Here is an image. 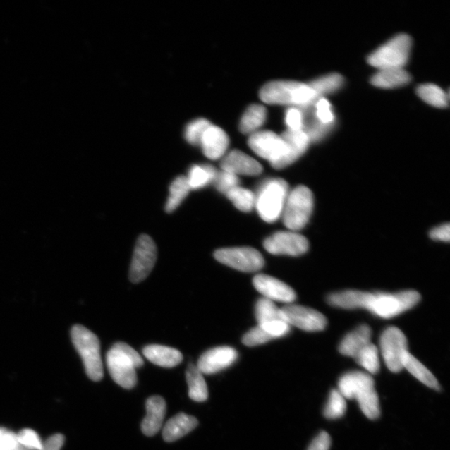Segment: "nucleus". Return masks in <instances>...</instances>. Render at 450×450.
Here are the masks:
<instances>
[{
    "instance_id": "9d476101",
    "label": "nucleus",
    "mask_w": 450,
    "mask_h": 450,
    "mask_svg": "<svg viewBox=\"0 0 450 450\" xmlns=\"http://www.w3.org/2000/svg\"><path fill=\"white\" fill-rule=\"evenodd\" d=\"M380 350L385 365L393 373L403 370V362L408 353L406 334L397 327L384 330L380 337Z\"/></svg>"
},
{
    "instance_id": "e433bc0d",
    "label": "nucleus",
    "mask_w": 450,
    "mask_h": 450,
    "mask_svg": "<svg viewBox=\"0 0 450 450\" xmlns=\"http://www.w3.org/2000/svg\"><path fill=\"white\" fill-rule=\"evenodd\" d=\"M210 125V122L205 118L196 119V121L191 122L186 130V140L193 145H199L202 136Z\"/></svg>"
},
{
    "instance_id": "a878e982",
    "label": "nucleus",
    "mask_w": 450,
    "mask_h": 450,
    "mask_svg": "<svg viewBox=\"0 0 450 450\" xmlns=\"http://www.w3.org/2000/svg\"><path fill=\"white\" fill-rule=\"evenodd\" d=\"M186 380L189 387V396L193 401L204 402L208 399L209 391L203 374L197 366L190 365L186 371Z\"/></svg>"
},
{
    "instance_id": "2eb2a0df",
    "label": "nucleus",
    "mask_w": 450,
    "mask_h": 450,
    "mask_svg": "<svg viewBox=\"0 0 450 450\" xmlns=\"http://www.w3.org/2000/svg\"><path fill=\"white\" fill-rule=\"evenodd\" d=\"M238 359V352L229 346H221L206 351L201 355L197 368L202 374L213 375L231 366Z\"/></svg>"
},
{
    "instance_id": "a19ab883",
    "label": "nucleus",
    "mask_w": 450,
    "mask_h": 450,
    "mask_svg": "<svg viewBox=\"0 0 450 450\" xmlns=\"http://www.w3.org/2000/svg\"><path fill=\"white\" fill-rule=\"evenodd\" d=\"M214 183L217 189L225 195L240 185V178L236 174L222 171L217 174Z\"/></svg>"
},
{
    "instance_id": "a18cd8bd",
    "label": "nucleus",
    "mask_w": 450,
    "mask_h": 450,
    "mask_svg": "<svg viewBox=\"0 0 450 450\" xmlns=\"http://www.w3.org/2000/svg\"><path fill=\"white\" fill-rule=\"evenodd\" d=\"M332 446V438L328 433L321 432L310 445L308 450H329Z\"/></svg>"
},
{
    "instance_id": "6ab92c4d",
    "label": "nucleus",
    "mask_w": 450,
    "mask_h": 450,
    "mask_svg": "<svg viewBox=\"0 0 450 450\" xmlns=\"http://www.w3.org/2000/svg\"><path fill=\"white\" fill-rule=\"evenodd\" d=\"M146 413L141 425L142 432L147 436H154L162 428L166 403L162 397H151L146 401Z\"/></svg>"
},
{
    "instance_id": "f8f14e48",
    "label": "nucleus",
    "mask_w": 450,
    "mask_h": 450,
    "mask_svg": "<svg viewBox=\"0 0 450 450\" xmlns=\"http://www.w3.org/2000/svg\"><path fill=\"white\" fill-rule=\"evenodd\" d=\"M284 322L308 332H322L327 326V319L320 312L302 305H287L281 308Z\"/></svg>"
},
{
    "instance_id": "f03ea898",
    "label": "nucleus",
    "mask_w": 450,
    "mask_h": 450,
    "mask_svg": "<svg viewBox=\"0 0 450 450\" xmlns=\"http://www.w3.org/2000/svg\"><path fill=\"white\" fill-rule=\"evenodd\" d=\"M260 97L266 104L292 105L300 109L310 107L319 99L309 85L296 81L270 82L261 89Z\"/></svg>"
},
{
    "instance_id": "4c0bfd02",
    "label": "nucleus",
    "mask_w": 450,
    "mask_h": 450,
    "mask_svg": "<svg viewBox=\"0 0 450 450\" xmlns=\"http://www.w3.org/2000/svg\"><path fill=\"white\" fill-rule=\"evenodd\" d=\"M16 436L20 447L23 446L30 450H41L42 449V440L34 430L25 429L16 434Z\"/></svg>"
},
{
    "instance_id": "423d86ee",
    "label": "nucleus",
    "mask_w": 450,
    "mask_h": 450,
    "mask_svg": "<svg viewBox=\"0 0 450 450\" xmlns=\"http://www.w3.org/2000/svg\"><path fill=\"white\" fill-rule=\"evenodd\" d=\"M313 209V193L306 186H298L288 193L281 217L283 223L289 231H301L309 223Z\"/></svg>"
},
{
    "instance_id": "5701e85b",
    "label": "nucleus",
    "mask_w": 450,
    "mask_h": 450,
    "mask_svg": "<svg viewBox=\"0 0 450 450\" xmlns=\"http://www.w3.org/2000/svg\"><path fill=\"white\" fill-rule=\"evenodd\" d=\"M281 137L287 145V154L282 165L284 169L300 159L305 153L310 142L305 133L302 130H288Z\"/></svg>"
},
{
    "instance_id": "09e8293b",
    "label": "nucleus",
    "mask_w": 450,
    "mask_h": 450,
    "mask_svg": "<svg viewBox=\"0 0 450 450\" xmlns=\"http://www.w3.org/2000/svg\"><path fill=\"white\" fill-rule=\"evenodd\" d=\"M21 450V449H20Z\"/></svg>"
},
{
    "instance_id": "393cba45",
    "label": "nucleus",
    "mask_w": 450,
    "mask_h": 450,
    "mask_svg": "<svg viewBox=\"0 0 450 450\" xmlns=\"http://www.w3.org/2000/svg\"><path fill=\"white\" fill-rule=\"evenodd\" d=\"M403 369H406L408 373H411L415 378L420 380L421 383L425 384L426 387L435 390H439L440 385L438 382V379L435 378V376L431 373L419 360H417L415 356H413L410 352L407 353L405 359H403Z\"/></svg>"
},
{
    "instance_id": "c85d7f7f",
    "label": "nucleus",
    "mask_w": 450,
    "mask_h": 450,
    "mask_svg": "<svg viewBox=\"0 0 450 450\" xmlns=\"http://www.w3.org/2000/svg\"><path fill=\"white\" fill-rule=\"evenodd\" d=\"M190 191V188L189 183H188L187 177L180 176L176 178L171 183V188H169V196L166 205H165L166 212H174L181 205L183 200L186 198L187 195H189Z\"/></svg>"
},
{
    "instance_id": "aec40b11",
    "label": "nucleus",
    "mask_w": 450,
    "mask_h": 450,
    "mask_svg": "<svg viewBox=\"0 0 450 450\" xmlns=\"http://www.w3.org/2000/svg\"><path fill=\"white\" fill-rule=\"evenodd\" d=\"M197 425L198 420L196 418L180 413L164 425L163 438L166 442H176L194 430Z\"/></svg>"
},
{
    "instance_id": "412c9836",
    "label": "nucleus",
    "mask_w": 450,
    "mask_h": 450,
    "mask_svg": "<svg viewBox=\"0 0 450 450\" xmlns=\"http://www.w3.org/2000/svg\"><path fill=\"white\" fill-rule=\"evenodd\" d=\"M143 353L147 360L164 368H173L180 365L183 360V355L180 351L159 344L146 346Z\"/></svg>"
},
{
    "instance_id": "58836bf2",
    "label": "nucleus",
    "mask_w": 450,
    "mask_h": 450,
    "mask_svg": "<svg viewBox=\"0 0 450 450\" xmlns=\"http://www.w3.org/2000/svg\"><path fill=\"white\" fill-rule=\"evenodd\" d=\"M315 114L317 118L324 125H334V114L332 104L327 99L320 98L314 104Z\"/></svg>"
},
{
    "instance_id": "f257e3e1",
    "label": "nucleus",
    "mask_w": 450,
    "mask_h": 450,
    "mask_svg": "<svg viewBox=\"0 0 450 450\" xmlns=\"http://www.w3.org/2000/svg\"><path fill=\"white\" fill-rule=\"evenodd\" d=\"M415 291L398 293H370L348 289L332 293L329 305L346 310L365 309L382 319H391L405 313L420 301Z\"/></svg>"
},
{
    "instance_id": "4468645a",
    "label": "nucleus",
    "mask_w": 450,
    "mask_h": 450,
    "mask_svg": "<svg viewBox=\"0 0 450 450\" xmlns=\"http://www.w3.org/2000/svg\"><path fill=\"white\" fill-rule=\"evenodd\" d=\"M257 291L271 301L291 305L296 300V293L286 283L267 274H257L253 279Z\"/></svg>"
},
{
    "instance_id": "39448f33",
    "label": "nucleus",
    "mask_w": 450,
    "mask_h": 450,
    "mask_svg": "<svg viewBox=\"0 0 450 450\" xmlns=\"http://www.w3.org/2000/svg\"><path fill=\"white\" fill-rule=\"evenodd\" d=\"M73 346L82 358L87 375L93 381H99L104 376L100 343L97 336L82 325H75L71 330Z\"/></svg>"
},
{
    "instance_id": "72a5a7b5",
    "label": "nucleus",
    "mask_w": 450,
    "mask_h": 450,
    "mask_svg": "<svg viewBox=\"0 0 450 450\" xmlns=\"http://www.w3.org/2000/svg\"><path fill=\"white\" fill-rule=\"evenodd\" d=\"M255 317L259 324L271 322V321H284L281 310L279 309L274 302L265 298H260L256 303Z\"/></svg>"
},
{
    "instance_id": "6e6552de",
    "label": "nucleus",
    "mask_w": 450,
    "mask_h": 450,
    "mask_svg": "<svg viewBox=\"0 0 450 450\" xmlns=\"http://www.w3.org/2000/svg\"><path fill=\"white\" fill-rule=\"evenodd\" d=\"M248 143L255 154L268 160L274 169H283L287 145L281 136L272 131H257L250 135Z\"/></svg>"
},
{
    "instance_id": "ea45409f",
    "label": "nucleus",
    "mask_w": 450,
    "mask_h": 450,
    "mask_svg": "<svg viewBox=\"0 0 450 450\" xmlns=\"http://www.w3.org/2000/svg\"><path fill=\"white\" fill-rule=\"evenodd\" d=\"M272 337L264 332L260 325L253 328L243 337L242 342L246 346L255 347L272 341Z\"/></svg>"
},
{
    "instance_id": "c756f323",
    "label": "nucleus",
    "mask_w": 450,
    "mask_h": 450,
    "mask_svg": "<svg viewBox=\"0 0 450 450\" xmlns=\"http://www.w3.org/2000/svg\"><path fill=\"white\" fill-rule=\"evenodd\" d=\"M343 85V78L339 73H330V75L319 78L312 81L309 85L314 90L317 97L323 98L324 95L332 94L339 90Z\"/></svg>"
},
{
    "instance_id": "c9c22d12",
    "label": "nucleus",
    "mask_w": 450,
    "mask_h": 450,
    "mask_svg": "<svg viewBox=\"0 0 450 450\" xmlns=\"http://www.w3.org/2000/svg\"><path fill=\"white\" fill-rule=\"evenodd\" d=\"M347 408L346 399L336 389L332 390L329 394L327 405L324 411V415L327 419H339L346 414Z\"/></svg>"
},
{
    "instance_id": "2f4dec72",
    "label": "nucleus",
    "mask_w": 450,
    "mask_h": 450,
    "mask_svg": "<svg viewBox=\"0 0 450 450\" xmlns=\"http://www.w3.org/2000/svg\"><path fill=\"white\" fill-rule=\"evenodd\" d=\"M225 195L236 208L242 212H250L255 206V195L250 190L238 186L229 190Z\"/></svg>"
},
{
    "instance_id": "bb28decb",
    "label": "nucleus",
    "mask_w": 450,
    "mask_h": 450,
    "mask_svg": "<svg viewBox=\"0 0 450 450\" xmlns=\"http://www.w3.org/2000/svg\"><path fill=\"white\" fill-rule=\"evenodd\" d=\"M267 112L264 107L260 104L250 105L247 109L240 123V130L242 134L252 135L264 125Z\"/></svg>"
},
{
    "instance_id": "79ce46f5",
    "label": "nucleus",
    "mask_w": 450,
    "mask_h": 450,
    "mask_svg": "<svg viewBox=\"0 0 450 450\" xmlns=\"http://www.w3.org/2000/svg\"><path fill=\"white\" fill-rule=\"evenodd\" d=\"M258 325L273 339L286 336L291 332V326L283 320L271 321Z\"/></svg>"
},
{
    "instance_id": "7c9ffc66",
    "label": "nucleus",
    "mask_w": 450,
    "mask_h": 450,
    "mask_svg": "<svg viewBox=\"0 0 450 450\" xmlns=\"http://www.w3.org/2000/svg\"><path fill=\"white\" fill-rule=\"evenodd\" d=\"M420 97L432 107L446 108L449 105V96L439 86L432 84L422 85L417 89Z\"/></svg>"
},
{
    "instance_id": "1a4fd4ad",
    "label": "nucleus",
    "mask_w": 450,
    "mask_h": 450,
    "mask_svg": "<svg viewBox=\"0 0 450 450\" xmlns=\"http://www.w3.org/2000/svg\"><path fill=\"white\" fill-rule=\"evenodd\" d=\"M214 255L219 263L241 272H258L264 266L263 255L251 247L224 248L215 251Z\"/></svg>"
},
{
    "instance_id": "f704fd0d",
    "label": "nucleus",
    "mask_w": 450,
    "mask_h": 450,
    "mask_svg": "<svg viewBox=\"0 0 450 450\" xmlns=\"http://www.w3.org/2000/svg\"><path fill=\"white\" fill-rule=\"evenodd\" d=\"M360 410L370 420L378 419L380 415L379 399L375 388L362 394L356 399Z\"/></svg>"
},
{
    "instance_id": "49530a36",
    "label": "nucleus",
    "mask_w": 450,
    "mask_h": 450,
    "mask_svg": "<svg viewBox=\"0 0 450 450\" xmlns=\"http://www.w3.org/2000/svg\"><path fill=\"white\" fill-rule=\"evenodd\" d=\"M430 236L434 241L449 242L450 240L449 224H444L435 227L430 231Z\"/></svg>"
},
{
    "instance_id": "dca6fc26",
    "label": "nucleus",
    "mask_w": 450,
    "mask_h": 450,
    "mask_svg": "<svg viewBox=\"0 0 450 450\" xmlns=\"http://www.w3.org/2000/svg\"><path fill=\"white\" fill-rule=\"evenodd\" d=\"M222 171L236 176H255L263 171L262 165L250 156L240 150H233L223 159Z\"/></svg>"
},
{
    "instance_id": "9b49d317",
    "label": "nucleus",
    "mask_w": 450,
    "mask_h": 450,
    "mask_svg": "<svg viewBox=\"0 0 450 450\" xmlns=\"http://www.w3.org/2000/svg\"><path fill=\"white\" fill-rule=\"evenodd\" d=\"M157 260V248L147 234H142L136 243L130 270V279L133 283L143 281L153 270Z\"/></svg>"
},
{
    "instance_id": "de8ad7c7",
    "label": "nucleus",
    "mask_w": 450,
    "mask_h": 450,
    "mask_svg": "<svg viewBox=\"0 0 450 450\" xmlns=\"http://www.w3.org/2000/svg\"><path fill=\"white\" fill-rule=\"evenodd\" d=\"M64 444V436L61 434H56L45 440L41 450H61Z\"/></svg>"
},
{
    "instance_id": "b1692460",
    "label": "nucleus",
    "mask_w": 450,
    "mask_h": 450,
    "mask_svg": "<svg viewBox=\"0 0 450 450\" xmlns=\"http://www.w3.org/2000/svg\"><path fill=\"white\" fill-rule=\"evenodd\" d=\"M411 80L410 73L403 68H387L380 70L372 77L371 84L378 88L394 89L406 85Z\"/></svg>"
},
{
    "instance_id": "cd10ccee",
    "label": "nucleus",
    "mask_w": 450,
    "mask_h": 450,
    "mask_svg": "<svg viewBox=\"0 0 450 450\" xmlns=\"http://www.w3.org/2000/svg\"><path fill=\"white\" fill-rule=\"evenodd\" d=\"M217 171L209 164L195 165L190 169L187 177L190 190H200L214 181Z\"/></svg>"
},
{
    "instance_id": "a211bd4d",
    "label": "nucleus",
    "mask_w": 450,
    "mask_h": 450,
    "mask_svg": "<svg viewBox=\"0 0 450 450\" xmlns=\"http://www.w3.org/2000/svg\"><path fill=\"white\" fill-rule=\"evenodd\" d=\"M200 145L206 157L215 160L223 157L226 152L229 140L221 128L210 125L202 136Z\"/></svg>"
},
{
    "instance_id": "ddd939ff",
    "label": "nucleus",
    "mask_w": 450,
    "mask_h": 450,
    "mask_svg": "<svg viewBox=\"0 0 450 450\" xmlns=\"http://www.w3.org/2000/svg\"><path fill=\"white\" fill-rule=\"evenodd\" d=\"M309 241L296 231H279L266 238L264 247L274 255L300 256L309 250Z\"/></svg>"
},
{
    "instance_id": "0eeeda50",
    "label": "nucleus",
    "mask_w": 450,
    "mask_h": 450,
    "mask_svg": "<svg viewBox=\"0 0 450 450\" xmlns=\"http://www.w3.org/2000/svg\"><path fill=\"white\" fill-rule=\"evenodd\" d=\"M412 40L407 35H399L388 43L376 49L370 55V66L387 70V68H403L410 58Z\"/></svg>"
},
{
    "instance_id": "473e14b6",
    "label": "nucleus",
    "mask_w": 450,
    "mask_h": 450,
    "mask_svg": "<svg viewBox=\"0 0 450 450\" xmlns=\"http://www.w3.org/2000/svg\"><path fill=\"white\" fill-rule=\"evenodd\" d=\"M358 364L363 367L369 375L377 374L380 369L378 348L374 343H369L355 358Z\"/></svg>"
},
{
    "instance_id": "f3484780",
    "label": "nucleus",
    "mask_w": 450,
    "mask_h": 450,
    "mask_svg": "<svg viewBox=\"0 0 450 450\" xmlns=\"http://www.w3.org/2000/svg\"><path fill=\"white\" fill-rule=\"evenodd\" d=\"M375 388V380L368 373L360 371L348 372L339 381L338 391L346 399H356L366 391Z\"/></svg>"
},
{
    "instance_id": "37998d69",
    "label": "nucleus",
    "mask_w": 450,
    "mask_h": 450,
    "mask_svg": "<svg viewBox=\"0 0 450 450\" xmlns=\"http://www.w3.org/2000/svg\"><path fill=\"white\" fill-rule=\"evenodd\" d=\"M0 450H20L16 434L0 428Z\"/></svg>"
},
{
    "instance_id": "4be33fe9",
    "label": "nucleus",
    "mask_w": 450,
    "mask_h": 450,
    "mask_svg": "<svg viewBox=\"0 0 450 450\" xmlns=\"http://www.w3.org/2000/svg\"><path fill=\"white\" fill-rule=\"evenodd\" d=\"M371 329L368 325L360 326L343 338L339 344V352L343 355L355 358L363 348L371 343Z\"/></svg>"
},
{
    "instance_id": "7ed1b4c3",
    "label": "nucleus",
    "mask_w": 450,
    "mask_h": 450,
    "mask_svg": "<svg viewBox=\"0 0 450 450\" xmlns=\"http://www.w3.org/2000/svg\"><path fill=\"white\" fill-rule=\"evenodd\" d=\"M107 364L112 379L121 387L130 389L137 384L136 369L143 366L144 360L131 346L118 342L108 351Z\"/></svg>"
},
{
    "instance_id": "20e7f679",
    "label": "nucleus",
    "mask_w": 450,
    "mask_h": 450,
    "mask_svg": "<svg viewBox=\"0 0 450 450\" xmlns=\"http://www.w3.org/2000/svg\"><path fill=\"white\" fill-rule=\"evenodd\" d=\"M288 186L281 178H270L260 186L255 195V206L262 219L274 223L282 217L288 195Z\"/></svg>"
},
{
    "instance_id": "c03bdc74",
    "label": "nucleus",
    "mask_w": 450,
    "mask_h": 450,
    "mask_svg": "<svg viewBox=\"0 0 450 450\" xmlns=\"http://www.w3.org/2000/svg\"><path fill=\"white\" fill-rule=\"evenodd\" d=\"M286 122L288 127V130H302L303 114L301 110L295 107L288 109L286 112Z\"/></svg>"
}]
</instances>
